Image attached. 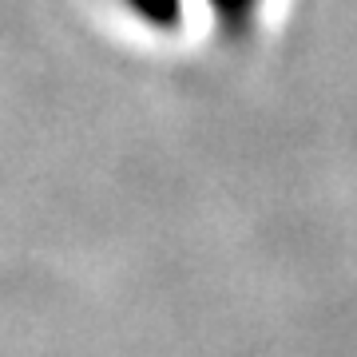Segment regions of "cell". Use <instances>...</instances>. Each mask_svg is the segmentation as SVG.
I'll return each mask as SVG.
<instances>
[{
  "label": "cell",
  "mask_w": 357,
  "mask_h": 357,
  "mask_svg": "<svg viewBox=\"0 0 357 357\" xmlns=\"http://www.w3.org/2000/svg\"><path fill=\"white\" fill-rule=\"evenodd\" d=\"M128 4L143 16V20H151V24L171 28L178 20V0H128Z\"/></svg>",
  "instance_id": "cell-1"
}]
</instances>
